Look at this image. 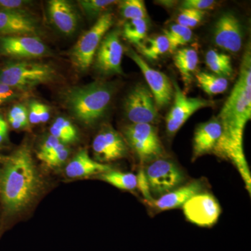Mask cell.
<instances>
[{
    "instance_id": "6da1fadb",
    "label": "cell",
    "mask_w": 251,
    "mask_h": 251,
    "mask_svg": "<svg viewBox=\"0 0 251 251\" xmlns=\"http://www.w3.org/2000/svg\"><path fill=\"white\" fill-rule=\"evenodd\" d=\"M217 118L221 123L222 133L213 153L232 162L251 193V172L243 145L244 128L251 118L250 47L248 48L243 57L237 82Z\"/></svg>"
},
{
    "instance_id": "7a4b0ae2",
    "label": "cell",
    "mask_w": 251,
    "mask_h": 251,
    "mask_svg": "<svg viewBox=\"0 0 251 251\" xmlns=\"http://www.w3.org/2000/svg\"><path fill=\"white\" fill-rule=\"evenodd\" d=\"M39 175L29 149H18L6 160L0 175V196L10 213L23 210L39 190Z\"/></svg>"
},
{
    "instance_id": "3957f363",
    "label": "cell",
    "mask_w": 251,
    "mask_h": 251,
    "mask_svg": "<svg viewBox=\"0 0 251 251\" xmlns=\"http://www.w3.org/2000/svg\"><path fill=\"white\" fill-rule=\"evenodd\" d=\"M112 94V86L95 82L68 91L65 103L78 121L86 125H93L108 110Z\"/></svg>"
},
{
    "instance_id": "277c9868",
    "label": "cell",
    "mask_w": 251,
    "mask_h": 251,
    "mask_svg": "<svg viewBox=\"0 0 251 251\" xmlns=\"http://www.w3.org/2000/svg\"><path fill=\"white\" fill-rule=\"evenodd\" d=\"M55 76V71L49 64L25 61L12 63L0 71V82L22 90L48 83Z\"/></svg>"
},
{
    "instance_id": "5b68a950",
    "label": "cell",
    "mask_w": 251,
    "mask_h": 251,
    "mask_svg": "<svg viewBox=\"0 0 251 251\" xmlns=\"http://www.w3.org/2000/svg\"><path fill=\"white\" fill-rule=\"evenodd\" d=\"M111 13H105L99 17L95 24L84 33L71 51V60L80 72H85L93 62L96 52L104 36L113 25Z\"/></svg>"
},
{
    "instance_id": "8992f818",
    "label": "cell",
    "mask_w": 251,
    "mask_h": 251,
    "mask_svg": "<svg viewBox=\"0 0 251 251\" xmlns=\"http://www.w3.org/2000/svg\"><path fill=\"white\" fill-rule=\"evenodd\" d=\"M151 196L160 198L179 188L184 175L174 162L158 158L151 162L145 171Z\"/></svg>"
},
{
    "instance_id": "52a82bcc",
    "label": "cell",
    "mask_w": 251,
    "mask_h": 251,
    "mask_svg": "<svg viewBox=\"0 0 251 251\" xmlns=\"http://www.w3.org/2000/svg\"><path fill=\"white\" fill-rule=\"evenodd\" d=\"M172 83L174 89V103L166 117L167 133L170 136L175 135L195 112L212 106L214 103L201 97H188L176 81L173 80Z\"/></svg>"
},
{
    "instance_id": "ba28073f",
    "label": "cell",
    "mask_w": 251,
    "mask_h": 251,
    "mask_svg": "<svg viewBox=\"0 0 251 251\" xmlns=\"http://www.w3.org/2000/svg\"><path fill=\"white\" fill-rule=\"evenodd\" d=\"M126 139L142 162L158 158L163 147L157 130L150 124H131L125 129Z\"/></svg>"
},
{
    "instance_id": "9c48e42d",
    "label": "cell",
    "mask_w": 251,
    "mask_h": 251,
    "mask_svg": "<svg viewBox=\"0 0 251 251\" xmlns=\"http://www.w3.org/2000/svg\"><path fill=\"white\" fill-rule=\"evenodd\" d=\"M152 94L146 86L138 85L126 97L125 110L131 124L153 125L158 120V112Z\"/></svg>"
},
{
    "instance_id": "30bf717a",
    "label": "cell",
    "mask_w": 251,
    "mask_h": 251,
    "mask_svg": "<svg viewBox=\"0 0 251 251\" xmlns=\"http://www.w3.org/2000/svg\"><path fill=\"white\" fill-rule=\"evenodd\" d=\"M127 54L143 73L154 98L157 108H163L169 105L174 95V89L173 83L166 74L150 67L145 59L133 49H128Z\"/></svg>"
},
{
    "instance_id": "8fae6325",
    "label": "cell",
    "mask_w": 251,
    "mask_h": 251,
    "mask_svg": "<svg viewBox=\"0 0 251 251\" xmlns=\"http://www.w3.org/2000/svg\"><path fill=\"white\" fill-rule=\"evenodd\" d=\"M182 208L186 219L201 227L214 226L221 213L217 200L210 193H198L188 200Z\"/></svg>"
},
{
    "instance_id": "7c38bea8",
    "label": "cell",
    "mask_w": 251,
    "mask_h": 251,
    "mask_svg": "<svg viewBox=\"0 0 251 251\" xmlns=\"http://www.w3.org/2000/svg\"><path fill=\"white\" fill-rule=\"evenodd\" d=\"M1 53L21 59L39 58L49 54V49L36 36H8L0 38Z\"/></svg>"
},
{
    "instance_id": "4fadbf2b",
    "label": "cell",
    "mask_w": 251,
    "mask_h": 251,
    "mask_svg": "<svg viewBox=\"0 0 251 251\" xmlns=\"http://www.w3.org/2000/svg\"><path fill=\"white\" fill-rule=\"evenodd\" d=\"M124 49L120 31L107 33L96 52V67L105 74H122V60Z\"/></svg>"
},
{
    "instance_id": "5bb4252c",
    "label": "cell",
    "mask_w": 251,
    "mask_h": 251,
    "mask_svg": "<svg viewBox=\"0 0 251 251\" xmlns=\"http://www.w3.org/2000/svg\"><path fill=\"white\" fill-rule=\"evenodd\" d=\"M92 149L96 161L101 163L121 159L128 153L122 135L109 126L104 127L96 135Z\"/></svg>"
},
{
    "instance_id": "9a60e30c",
    "label": "cell",
    "mask_w": 251,
    "mask_h": 251,
    "mask_svg": "<svg viewBox=\"0 0 251 251\" xmlns=\"http://www.w3.org/2000/svg\"><path fill=\"white\" fill-rule=\"evenodd\" d=\"M242 24L234 15L226 13L216 21L214 29L216 45L230 52H237L243 44Z\"/></svg>"
},
{
    "instance_id": "2e32d148",
    "label": "cell",
    "mask_w": 251,
    "mask_h": 251,
    "mask_svg": "<svg viewBox=\"0 0 251 251\" xmlns=\"http://www.w3.org/2000/svg\"><path fill=\"white\" fill-rule=\"evenodd\" d=\"M48 12L50 22L62 34L72 35L76 31L78 15L72 3L66 0H51Z\"/></svg>"
},
{
    "instance_id": "e0dca14e",
    "label": "cell",
    "mask_w": 251,
    "mask_h": 251,
    "mask_svg": "<svg viewBox=\"0 0 251 251\" xmlns=\"http://www.w3.org/2000/svg\"><path fill=\"white\" fill-rule=\"evenodd\" d=\"M37 31V23L29 15L16 10L0 11V34L31 35L36 34Z\"/></svg>"
},
{
    "instance_id": "ac0fdd59",
    "label": "cell",
    "mask_w": 251,
    "mask_h": 251,
    "mask_svg": "<svg viewBox=\"0 0 251 251\" xmlns=\"http://www.w3.org/2000/svg\"><path fill=\"white\" fill-rule=\"evenodd\" d=\"M222 133L217 117L198 126L193 138V160L209 152H213Z\"/></svg>"
},
{
    "instance_id": "d6986e66",
    "label": "cell",
    "mask_w": 251,
    "mask_h": 251,
    "mask_svg": "<svg viewBox=\"0 0 251 251\" xmlns=\"http://www.w3.org/2000/svg\"><path fill=\"white\" fill-rule=\"evenodd\" d=\"M202 185L198 181H192L173 190L158 199L153 200L151 205L158 211H166L181 207L188 200L202 192Z\"/></svg>"
},
{
    "instance_id": "ffe728a7",
    "label": "cell",
    "mask_w": 251,
    "mask_h": 251,
    "mask_svg": "<svg viewBox=\"0 0 251 251\" xmlns=\"http://www.w3.org/2000/svg\"><path fill=\"white\" fill-rule=\"evenodd\" d=\"M111 170L112 168L108 165L92 159L87 150H82L77 152L66 167L65 173L68 177L80 178L92 175H100Z\"/></svg>"
},
{
    "instance_id": "44dd1931",
    "label": "cell",
    "mask_w": 251,
    "mask_h": 251,
    "mask_svg": "<svg viewBox=\"0 0 251 251\" xmlns=\"http://www.w3.org/2000/svg\"><path fill=\"white\" fill-rule=\"evenodd\" d=\"M173 60L175 67L181 74L185 86L187 87L191 83L193 74L198 67L199 57L197 51L193 49L179 50L175 54Z\"/></svg>"
},
{
    "instance_id": "7402d4cb",
    "label": "cell",
    "mask_w": 251,
    "mask_h": 251,
    "mask_svg": "<svg viewBox=\"0 0 251 251\" xmlns=\"http://www.w3.org/2000/svg\"><path fill=\"white\" fill-rule=\"evenodd\" d=\"M205 62L207 67L216 75L226 78L233 74V68L228 54L221 53L216 50H209L206 54Z\"/></svg>"
},
{
    "instance_id": "603a6c76",
    "label": "cell",
    "mask_w": 251,
    "mask_h": 251,
    "mask_svg": "<svg viewBox=\"0 0 251 251\" xmlns=\"http://www.w3.org/2000/svg\"><path fill=\"white\" fill-rule=\"evenodd\" d=\"M138 48L145 58L154 60L170 51V44L165 35L153 38H146Z\"/></svg>"
},
{
    "instance_id": "cb8c5ba5",
    "label": "cell",
    "mask_w": 251,
    "mask_h": 251,
    "mask_svg": "<svg viewBox=\"0 0 251 251\" xmlns=\"http://www.w3.org/2000/svg\"><path fill=\"white\" fill-rule=\"evenodd\" d=\"M196 76L200 87L209 96L224 93L228 87L227 78L215 74L200 72Z\"/></svg>"
},
{
    "instance_id": "d4e9b609",
    "label": "cell",
    "mask_w": 251,
    "mask_h": 251,
    "mask_svg": "<svg viewBox=\"0 0 251 251\" xmlns=\"http://www.w3.org/2000/svg\"><path fill=\"white\" fill-rule=\"evenodd\" d=\"M148 23L145 19L127 21L124 25L122 34L127 41L138 47L146 39Z\"/></svg>"
},
{
    "instance_id": "484cf974",
    "label": "cell",
    "mask_w": 251,
    "mask_h": 251,
    "mask_svg": "<svg viewBox=\"0 0 251 251\" xmlns=\"http://www.w3.org/2000/svg\"><path fill=\"white\" fill-rule=\"evenodd\" d=\"M100 178L119 189L133 191L137 188V176L133 173H125L111 170L100 175Z\"/></svg>"
},
{
    "instance_id": "4316f807",
    "label": "cell",
    "mask_w": 251,
    "mask_h": 251,
    "mask_svg": "<svg viewBox=\"0 0 251 251\" xmlns=\"http://www.w3.org/2000/svg\"><path fill=\"white\" fill-rule=\"evenodd\" d=\"M51 135L57 138L61 143L64 144L72 143L77 139L76 128L64 117L56 119L53 125L50 128Z\"/></svg>"
},
{
    "instance_id": "83f0119b",
    "label": "cell",
    "mask_w": 251,
    "mask_h": 251,
    "mask_svg": "<svg viewBox=\"0 0 251 251\" xmlns=\"http://www.w3.org/2000/svg\"><path fill=\"white\" fill-rule=\"evenodd\" d=\"M164 35L169 41L170 51L174 52L179 46L186 45L191 41L193 32L189 28L175 24L164 31Z\"/></svg>"
},
{
    "instance_id": "f1b7e54d",
    "label": "cell",
    "mask_w": 251,
    "mask_h": 251,
    "mask_svg": "<svg viewBox=\"0 0 251 251\" xmlns=\"http://www.w3.org/2000/svg\"><path fill=\"white\" fill-rule=\"evenodd\" d=\"M120 9L122 16L128 21L146 20L148 16L146 6L142 0H126L122 1Z\"/></svg>"
},
{
    "instance_id": "f546056e",
    "label": "cell",
    "mask_w": 251,
    "mask_h": 251,
    "mask_svg": "<svg viewBox=\"0 0 251 251\" xmlns=\"http://www.w3.org/2000/svg\"><path fill=\"white\" fill-rule=\"evenodd\" d=\"M118 2L114 0H81L78 1L82 10L89 18H94L108 6Z\"/></svg>"
},
{
    "instance_id": "4dcf8cb0",
    "label": "cell",
    "mask_w": 251,
    "mask_h": 251,
    "mask_svg": "<svg viewBox=\"0 0 251 251\" xmlns=\"http://www.w3.org/2000/svg\"><path fill=\"white\" fill-rule=\"evenodd\" d=\"M205 12L198 10L184 9L176 18V24L189 29L196 27L202 21Z\"/></svg>"
},
{
    "instance_id": "1f68e13d",
    "label": "cell",
    "mask_w": 251,
    "mask_h": 251,
    "mask_svg": "<svg viewBox=\"0 0 251 251\" xmlns=\"http://www.w3.org/2000/svg\"><path fill=\"white\" fill-rule=\"evenodd\" d=\"M9 122L15 129H22L29 125L27 108L23 105H16L9 113Z\"/></svg>"
},
{
    "instance_id": "d6a6232c",
    "label": "cell",
    "mask_w": 251,
    "mask_h": 251,
    "mask_svg": "<svg viewBox=\"0 0 251 251\" xmlns=\"http://www.w3.org/2000/svg\"><path fill=\"white\" fill-rule=\"evenodd\" d=\"M137 176V188L140 190V192L143 194V197L148 201L149 204L153 202L154 198L151 196L150 193V187H149L148 179L144 170H140Z\"/></svg>"
},
{
    "instance_id": "836d02e7",
    "label": "cell",
    "mask_w": 251,
    "mask_h": 251,
    "mask_svg": "<svg viewBox=\"0 0 251 251\" xmlns=\"http://www.w3.org/2000/svg\"><path fill=\"white\" fill-rule=\"evenodd\" d=\"M216 1L213 0H186L181 4V9H189L204 11L214 7Z\"/></svg>"
},
{
    "instance_id": "e575fe53",
    "label": "cell",
    "mask_w": 251,
    "mask_h": 251,
    "mask_svg": "<svg viewBox=\"0 0 251 251\" xmlns=\"http://www.w3.org/2000/svg\"><path fill=\"white\" fill-rule=\"evenodd\" d=\"M60 143H62L53 135H50L41 145L40 150L37 153L38 158L43 161Z\"/></svg>"
},
{
    "instance_id": "d590c367",
    "label": "cell",
    "mask_w": 251,
    "mask_h": 251,
    "mask_svg": "<svg viewBox=\"0 0 251 251\" xmlns=\"http://www.w3.org/2000/svg\"><path fill=\"white\" fill-rule=\"evenodd\" d=\"M69 155V150L67 148H64L56 153L55 154L46 158L44 162L50 167H57L61 166L63 163L66 161Z\"/></svg>"
},
{
    "instance_id": "8d00e7d4",
    "label": "cell",
    "mask_w": 251,
    "mask_h": 251,
    "mask_svg": "<svg viewBox=\"0 0 251 251\" xmlns=\"http://www.w3.org/2000/svg\"><path fill=\"white\" fill-rule=\"evenodd\" d=\"M40 105L41 103L37 101H32L29 104L28 119H29V122L32 125L41 123Z\"/></svg>"
},
{
    "instance_id": "74e56055",
    "label": "cell",
    "mask_w": 251,
    "mask_h": 251,
    "mask_svg": "<svg viewBox=\"0 0 251 251\" xmlns=\"http://www.w3.org/2000/svg\"><path fill=\"white\" fill-rule=\"evenodd\" d=\"M16 97L14 89L0 82V106Z\"/></svg>"
},
{
    "instance_id": "f35d334b",
    "label": "cell",
    "mask_w": 251,
    "mask_h": 251,
    "mask_svg": "<svg viewBox=\"0 0 251 251\" xmlns=\"http://www.w3.org/2000/svg\"><path fill=\"white\" fill-rule=\"evenodd\" d=\"M29 1H18V0H0V7L4 10H15L27 4Z\"/></svg>"
},
{
    "instance_id": "ab89813d",
    "label": "cell",
    "mask_w": 251,
    "mask_h": 251,
    "mask_svg": "<svg viewBox=\"0 0 251 251\" xmlns=\"http://www.w3.org/2000/svg\"><path fill=\"white\" fill-rule=\"evenodd\" d=\"M8 126L7 123L0 116V144L2 143L7 137Z\"/></svg>"
},
{
    "instance_id": "60d3db41",
    "label": "cell",
    "mask_w": 251,
    "mask_h": 251,
    "mask_svg": "<svg viewBox=\"0 0 251 251\" xmlns=\"http://www.w3.org/2000/svg\"><path fill=\"white\" fill-rule=\"evenodd\" d=\"M50 119V110L47 105L41 103L40 105V121L41 123H45Z\"/></svg>"
}]
</instances>
